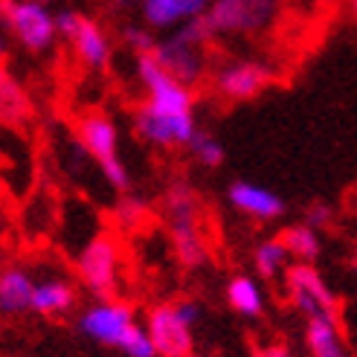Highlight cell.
<instances>
[{
    "label": "cell",
    "mask_w": 357,
    "mask_h": 357,
    "mask_svg": "<svg viewBox=\"0 0 357 357\" xmlns=\"http://www.w3.org/2000/svg\"><path fill=\"white\" fill-rule=\"evenodd\" d=\"M227 302L238 317L256 319L264 314V294L259 288V282L247 273H238L227 282Z\"/></svg>",
    "instance_id": "ac0fdd59"
},
{
    "label": "cell",
    "mask_w": 357,
    "mask_h": 357,
    "mask_svg": "<svg viewBox=\"0 0 357 357\" xmlns=\"http://www.w3.org/2000/svg\"><path fill=\"white\" fill-rule=\"evenodd\" d=\"M38 3H52V0H38Z\"/></svg>",
    "instance_id": "d6a6232c"
},
{
    "label": "cell",
    "mask_w": 357,
    "mask_h": 357,
    "mask_svg": "<svg viewBox=\"0 0 357 357\" xmlns=\"http://www.w3.org/2000/svg\"><path fill=\"white\" fill-rule=\"evenodd\" d=\"M76 271L82 284L99 299H111L116 291V276H119V250L116 241L108 236H96L87 241L84 250L76 259Z\"/></svg>",
    "instance_id": "ba28073f"
},
{
    "label": "cell",
    "mask_w": 357,
    "mask_h": 357,
    "mask_svg": "<svg viewBox=\"0 0 357 357\" xmlns=\"http://www.w3.org/2000/svg\"><path fill=\"white\" fill-rule=\"evenodd\" d=\"M76 305V288L61 276H47L35 284L32 311L38 317H59Z\"/></svg>",
    "instance_id": "e0dca14e"
},
{
    "label": "cell",
    "mask_w": 357,
    "mask_h": 357,
    "mask_svg": "<svg viewBox=\"0 0 357 357\" xmlns=\"http://www.w3.org/2000/svg\"><path fill=\"white\" fill-rule=\"evenodd\" d=\"M284 288H288V302L296 314L305 319L311 317H337V296L326 284L323 273L314 264L299 261L284 271Z\"/></svg>",
    "instance_id": "52a82bcc"
},
{
    "label": "cell",
    "mask_w": 357,
    "mask_h": 357,
    "mask_svg": "<svg viewBox=\"0 0 357 357\" xmlns=\"http://www.w3.org/2000/svg\"><path fill=\"white\" fill-rule=\"evenodd\" d=\"M305 346L311 357H349L337 317H311L305 319Z\"/></svg>",
    "instance_id": "2e32d148"
},
{
    "label": "cell",
    "mask_w": 357,
    "mask_h": 357,
    "mask_svg": "<svg viewBox=\"0 0 357 357\" xmlns=\"http://www.w3.org/2000/svg\"><path fill=\"white\" fill-rule=\"evenodd\" d=\"M139 3H142V0H108V6L116 9V12H128V9L139 12Z\"/></svg>",
    "instance_id": "f1b7e54d"
},
{
    "label": "cell",
    "mask_w": 357,
    "mask_h": 357,
    "mask_svg": "<svg viewBox=\"0 0 357 357\" xmlns=\"http://www.w3.org/2000/svg\"><path fill=\"white\" fill-rule=\"evenodd\" d=\"M166 212L169 221L177 218H198V198L186 183H172L166 192Z\"/></svg>",
    "instance_id": "7402d4cb"
},
{
    "label": "cell",
    "mask_w": 357,
    "mask_h": 357,
    "mask_svg": "<svg viewBox=\"0 0 357 357\" xmlns=\"http://www.w3.org/2000/svg\"><path fill=\"white\" fill-rule=\"evenodd\" d=\"M206 41H212V38H209L204 21L198 17V21L174 29L166 41H160L154 56L174 79H181L183 84H195L204 76V67H206V56H204Z\"/></svg>",
    "instance_id": "5b68a950"
},
{
    "label": "cell",
    "mask_w": 357,
    "mask_h": 357,
    "mask_svg": "<svg viewBox=\"0 0 357 357\" xmlns=\"http://www.w3.org/2000/svg\"><path fill=\"white\" fill-rule=\"evenodd\" d=\"M256 357H291V351L276 343V346H264V349H259Z\"/></svg>",
    "instance_id": "83f0119b"
},
{
    "label": "cell",
    "mask_w": 357,
    "mask_h": 357,
    "mask_svg": "<svg viewBox=\"0 0 357 357\" xmlns=\"http://www.w3.org/2000/svg\"><path fill=\"white\" fill-rule=\"evenodd\" d=\"M279 0H212L201 17L209 38L215 35H256L276 21Z\"/></svg>",
    "instance_id": "277c9868"
},
{
    "label": "cell",
    "mask_w": 357,
    "mask_h": 357,
    "mask_svg": "<svg viewBox=\"0 0 357 357\" xmlns=\"http://www.w3.org/2000/svg\"><path fill=\"white\" fill-rule=\"evenodd\" d=\"M70 44H73V52L79 56V61L84 67H91V70H105L108 67L111 41H108V35H105V29L96 21H91V17L82 15V24H79L73 38H70Z\"/></svg>",
    "instance_id": "5bb4252c"
},
{
    "label": "cell",
    "mask_w": 357,
    "mask_h": 357,
    "mask_svg": "<svg viewBox=\"0 0 357 357\" xmlns=\"http://www.w3.org/2000/svg\"><path fill=\"white\" fill-rule=\"evenodd\" d=\"M3 21L26 52H44L59 35L56 15L38 0H3Z\"/></svg>",
    "instance_id": "8992f818"
},
{
    "label": "cell",
    "mask_w": 357,
    "mask_h": 357,
    "mask_svg": "<svg viewBox=\"0 0 357 357\" xmlns=\"http://www.w3.org/2000/svg\"><path fill=\"white\" fill-rule=\"evenodd\" d=\"M212 0H142L139 17L149 29L174 32L206 15Z\"/></svg>",
    "instance_id": "30bf717a"
},
{
    "label": "cell",
    "mask_w": 357,
    "mask_h": 357,
    "mask_svg": "<svg viewBox=\"0 0 357 357\" xmlns=\"http://www.w3.org/2000/svg\"><path fill=\"white\" fill-rule=\"evenodd\" d=\"M282 241L288 244L291 256L296 261H308L314 264L319 259V253H323V238H319V229H314L311 224H291L282 229Z\"/></svg>",
    "instance_id": "ffe728a7"
},
{
    "label": "cell",
    "mask_w": 357,
    "mask_h": 357,
    "mask_svg": "<svg viewBox=\"0 0 357 357\" xmlns=\"http://www.w3.org/2000/svg\"><path fill=\"white\" fill-rule=\"evenodd\" d=\"M116 349H119L125 357H157V349H154V343H151L149 328L139 326V323H134L128 331H125L122 343H119Z\"/></svg>",
    "instance_id": "cb8c5ba5"
},
{
    "label": "cell",
    "mask_w": 357,
    "mask_h": 357,
    "mask_svg": "<svg viewBox=\"0 0 357 357\" xmlns=\"http://www.w3.org/2000/svg\"><path fill=\"white\" fill-rule=\"evenodd\" d=\"M189 151H192V157L198 160L204 169H218L224 163V146L212 134H206V131L195 134V139L189 142Z\"/></svg>",
    "instance_id": "603a6c76"
},
{
    "label": "cell",
    "mask_w": 357,
    "mask_h": 357,
    "mask_svg": "<svg viewBox=\"0 0 357 357\" xmlns=\"http://www.w3.org/2000/svg\"><path fill=\"white\" fill-rule=\"evenodd\" d=\"M172 229V247H174V256L183 267H201L206 261V241L201 236V227L198 218H177L169 221Z\"/></svg>",
    "instance_id": "9a60e30c"
},
{
    "label": "cell",
    "mask_w": 357,
    "mask_h": 357,
    "mask_svg": "<svg viewBox=\"0 0 357 357\" xmlns=\"http://www.w3.org/2000/svg\"><path fill=\"white\" fill-rule=\"evenodd\" d=\"M227 201L233 209H238L241 215L253 218L259 224H271L276 218L284 215V201L273 189L259 186V183H250V181H236L229 183L227 189Z\"/></svg>",
    "instance_id": "7c38bea8"
},
{
    "label": "cell",
    "mask_w": 357,
    "mask_h": 357,
    "mask_svg": "<svg viewBox=\"0 0 357 357\" xmlns=\"http://www.w3.org/2000/svg\"><path fill=\"white\" fill-rule=\"evenodd\" d=\"M137 323L134 308L128 302H116V299H99L93 305H87L79 314V331L93 343L102 346H119L125 331Z\"/></svg>",
    "instance_id": "9c48e42d"
},
{
    "label": "cell",
    "mask_w": 357,
    "mask_h": 357,
    "mask_svg": "<svg viewBox=\"0 0 357 357\" xmlns=\"http://www.w3.org/2000/svg\"><path fill=\"white\" fill-rule=\"evenodd\" d=\"M349 9H351V17L357 21V0H349Z\"/></svg>",
    "instance_id": "f546056e"
},
{
    "label": "cell",
    "mask_w": 357,
    "mask_h": 357,
    "mask_svg": "<svg viewBox=\"0 0 357 357\" xmlns=\"http://www.w3.org/2000/svg\"><path fill=\"white\" fill-rule=\"evenodd\" d=\"M349 267H351V271H354V273H357V250H354V256H351V259H349Z\"/></svg>",
    "instance_id": "4dcf8cb0"
},
{
    "label": "cell",
    "mask_w": 357,
    "mask_h": 357,
    "mask_svg": "<svg viewBox=\"0 0 357 357\" xmlns=\"http://www.w3.org/2000/svg\"><path fill=\"white\" fill-rule=\"evenodd\" d=\"M328 221H331V206H328V204L314 201V204L305 209V224H311L314 229H323Z\"/></svg>",
    "instance_id": "4316f807"
},
{
    "label": "cell",
    "mask_w": 357,
    "mask_h": 357,
    "mask_svg": "<svg viewBox=\"0 0 357 357\" xmlns=\"http://www.w3.org/2000/svg\"><path fill=\"white\" fill-rule=\"evenodd\" d=\"M183 357H201V354H195V351H192V354H183Z\"/></svg>",
    "instance_id": "1f68e13d"
},
{
    "label": "cell",
    "mask_w": 357,
    "mask_h": 357,
    "mask_svg": "<svg viewBox=\"0 0 357 357\" xmlns=\"http://www.w3.org/2000/svg\"><path fill=\"white\" fill-rule=\"evenodd\" d=\"M79 139L82 149L93 157V163L102 169V177L116 192L131 189V174L119 160V131L108 114H84L79 119Z\"/></svg>",
    "instance_id": "3957f363"
},
{
    "label": "cell",
    "mask_w": 357,
    "mask_h": 357,
    "mask_svg": "<svg viewBox=\"0 0 357 357\" xmlns=\"http://www.w3.org/2000/svg\"><path fill=\"white\" fill-rule=\"evenodd\" d=\"M0 108H3V119L6 122L24 119L26 111H29L26 93L21 91V84H17L9 73H0Z\"/></svg>",
    "instance_id": "44dd1931"
},
{
    "label": "cell",
    "mask_w": 357,
    "mask_h": 357,
    "mask_svg": "<svg viewBox=\"0 0 357 357\" xmlns=\"http://www.w3.org/2000/svg\"><path fill=\"white\" fill-rule=\"evenodd\" d=\"M35 282L29 271L24 267H6L0 273V311L6 317H17L32 311V299H35Z\"/></svg>",
    "instance_id": "4fadbf2b"
},
{
    "label": "cell",
    "mask_w": 357,
    "mask_h": 357,
    "mask_svg": "<svg viewBox=\"0 0 357 357\" xmlns=\"http://www.w3.org/2000/svg\"><path fill=\"white\" fill-rule=\"evenodd\" d=\"M122 41L128 44L137 56H146V52H154L157 50V41H154V35L146 24H128L122 29Z\"/></svg>",
    "instance_id": "d4e9b609"
},
{
    "label": "cell",
    "mask_w": 357,
    "mask_h": 357,
    "mask_svg": "<svg viewBox=\"0 0 357 357\" xmlns=\"http://www.w3.org/2000/svg\"><path fill=\"white\" fill-rule=\"evenodd\" d=\"M291 250L288 244L282 241V236L276 238H264L259 241V247L253 250V267L261 279H276V276H284V271L291 267Z\"/></svg>",
    "instance_id": "d6986e66"
},
{
    "label": "cell",
    "mask_w": 357,
    "mask_h": 357,
    "mask_svg": "<svg viewBox=\"0 0 357 357\" xmlns=\"http://www.w3.org/2000/svg\"><path fill=\"white\" fill-rule=\"evenodd\" d=\"M142 218H146V204H142L139 198H134V195H122V201L116 206V221L122 227H134Z\"/></svg>",
    "instance_id": "484cf974"
},
{
    "label": "cell",
    "mask_w": 357,
    "mask_h": 357,
    "mask_svg": "<svg viewBox=\"0 0 357 357\" xmlns=\"http://www.w3.org/2000/svg\"><path fill=\"white\" fill-rule=\"evenodd\" d=\"M201 319L198 302H163L154 305L146 317V328L151 334V343L157 349V357H183L192 354L195 337L192 328Z\"/></svg>",
    "instance_id": "7a4b0ae2"
},
{
    "label": "cell",
    "mask_w": 357,
    "mask_h": 357,
    "mask_svg": "<svg viewBox=\"0 0 357 357\" xmlns=\"http://www.w3.org/2000/svg\"><path fill=\"white\" fill-rule=\"evenodd\" d=\"M271 84V67L259 61H233L218 70L215 91L229 102H244L259 96Z\"/></svg>",
    "instance_id": "8fae6325"
},
{
    "label": "cell",
    "mask_w": 357,
    "mask_h": 357,
    "mask_svg": "<svg viewBox=\"0 0 357 357\" xmlns=\"http://www.w3.org/2000/svg\"><path fill=\"white\" fill-rule=\"evenodd\" d=\"M137 79L146 91V102L134 114V131L142 142L157 149L189 146L198 134L195 125V96L189 84L174 79L169 70L157 61L154 52L137 56Z\"/></svg>",
    "instance_id": "6da1fadb"
}]
</instances>
